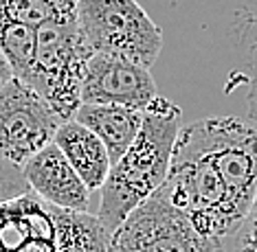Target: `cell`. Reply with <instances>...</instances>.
Returning <instances> with one entry per match:
<instances>
[{
	"instance_id": "cell-10",
	"label": "cell",
	"mask_w": 257,
	"mask_h": 252,
	"mask_svg": "<svg viewBox=\"0 0 257 252\" xmlns=\"http://www.w3.org/2000/svg\"><path fill=\"white\" fill-rule=\"evenodd\" d=\"M53 143L66 156V160L71 162V167L84 180V184L90 191H101V186L108 180L110 169H112L106 145L88 127L79 125L75 119L62 123Z\"/></svg>"
},
{
	"instance_id": "cell-12",
	"label": "cell",
	"mask_w": 257,
	"mask_h": 252,
	"mask_svg": "<svg viewBox=\"0 0 257 252\" xmlns=\"http://www.w3.org/2000/svg\"><path fill=\"white\" fill-rule=\"evenodd\" d=\"M79 0H0V27L25 25L40 29L49 22L77 20Z\"/></svg>"
},
{
	"instance_id": "cell-15",
	"label": "cell",
	"mask_w": 257,
	"mask_h": 252,
	"mask_svg": "<svg viewBox=\"0 0 257 252\" xmlns=\"http://www.w3.org/2000/svg\"><path fill=\"white\" fill-rule=\"evenodd\" d=\"M14 79V70H11V64L7 60V55L3 53V49H0V92L7 88V84Z\"/></svg>"
},
{
	"instance_id": "cell-14",
	"label": "cell",
	"mask_w": 257,
	"mask_h": 252,
	"mask_svg": "<svg viewBox=\"0 0 257 252\" xmlns=\"http://www.w3.org/2000/svg\"><path fill=\"white\" fill-rule=\"evenodd\" d=\"M233 252H257V193L242 226L233 235Z\"/></svg>"
},
{
	"instance_id": "cell-2",
	"label": "cell",
	"mask_w": 257,
	"mask_h": 252,
	"mask_svg": "<svg viewBox=\"0 0 257 252\" xmlns=\"http://www.w3.org/2000/svg\"><path fill=\"white\" fill-rule=\"evenodd\" d=\"M180 121L183 110L165 97H156L143 112V127L134 145L112 165L106 184L101 186L97 217L112 235L167 182Z\"/></svg>"
},
{
	"instance_id": "cell-7",
	"label": "cell",
	"mask_w": 257,
	"mask_h": 252,
	"mask_svg": "<svg viewBox=\"0 0 257 252\" xmlns=\"http://www.w3.org/2000/svg\"><path fill=\"white\" fill-rule=\"evenodd\" d=\"M159 97L150 68L112 55L95 53L88 60L81 81V103L121 105L145 112Z\"/></svg>"
},
{
	"instance_id": "cell-13",
	"label": "cell",
	"mask_w": 257,
	"mask_h": 252,
	"mask_svg": "<svg viewBox=\"0 0 257 252\" xmlns=\"http://www.w3.org/2000/svg\"><path fill=\"white\" fill-rule=\"evenodd\" d=\"M29 193L33 191L29 186L22 169L0 158V206L14 200H20V197L29 195Z\"/></svg>"
},
{
	"instance_id": "cell-4",
	"label": "cell",
	"mask_w": 257,
	"mask_h": 252,
	"mask_svg": "<svg viewBox=\"0 0 257 252\" xmlns=\"http://www.w3.org/2000/svg\"><path fill=\"white\" fill-rule=\"evenodd\" d=\"M77 25L95 53L152 68L163 49V31L137 0H79Z\"/></svg>"
},
{
	"instance_id": "cell-9",
	"label": "cell",
	"mask_w": 257,
	"mask_h": 252,
	"mask_svg": "<svg viewBox=\"0 0 257 252\" xmlns=\"http://www.w3.org/2000/svg\"><path fill=\"white\" fill-rule=\"evenodd\" d=\"M79 125L88 127L106 145L110 162L116 165L134 145L143 127V112L121 105H88L81 103L75 114Z\"/></svg>"
},
{
	"instance_id": "cell-3",
	"label": "cell",
	"mask_w": 257,
	"mask_h": 252,
	"mask_svg": "<svg viewBox=\"0 0 257 252\" xmlns=\"http://www.w3.org/2000/svg\"><path fill=\"white\" fill-rule=\"evenodd\" d=\"M95 51L88 46L77 20L49 22L36 29L33 60L22 84L38 92L64 123L81 108V81Z\"/></svg>"
},
{
	"instance_id": "cell-8",
	"label": "cell",
	"mask_w": 257,
	"mask_h": 252,
	"mask_svg": "<svg viewBox=\"0 0 257 252\" xmlns=\"http://www.w3.org/2000/svg\"><path fill=\"white\" fill-rule=\"evenodd\" d=\"M22 173L31 191L42 202L55 208L88 213L92 191L84 184V180L77 175L55 143L33 156L22 167Z\"/></svg>"
},
{
	"instance_id": "cell-6",
	"label": "cell",
	"mask_w": 257,
	"mask_h": 252,
	"mask_svg": "<svg viewBox=\"0 0 257 252\" xmlns=\"http://www.w3.org/2000/svg\"><path fill=\"white\" fill-rule=\"evenodd\" d=\"M62 123L33 88L14 77L0 92V158L22 169L53 145Z\"/></svg>"
},
{
	"instance_id": "cell-16",
	"label": "cell",
	"mask_w": 257,
	"mask_h": 252,
	"mask_svg": "<svg viewBox=\"0 0 257 252\" xmlns=\"http://www.w3.org/2000/svg\"><path fill=\"white\" fill-rule=\"evenodd\" d=\"M248 112H250V119L257 123V75L250 84V90H248Z\"/></svg>"
},
{
	"instance_id": "cell-5",
	"label": "cell",
	"mask_w": 257,
	"mask_h": 252,
	"mask_svg": "<svg viewBox=\"0 0 257 252\" xmlns=\"http://www.w3.org/2000/svg\"><path fill=\"white\" fill-rule=\"evenodd\" d=\"M112 252H229L222 239L202 237L161 189L114 232Z\"/></svg>"
},
{
	"instance_id": "cell-11",
	"label": "cell",
	"mask_w": 257,
	"mask_h": 252,
	"mask_svg": "<svg viewBox=\"0 0 257 252\" xmlns=\"http://www.w3.org/2000/svg\"><path fill=\"white\" fill-rule=\"evenodd\" d=\"M55 230L57 252H112V232L97 215L64 210L46 204Z\"/></svg>"
},
{
	"instance_id": "cell-1",
	"label": "cell",
	"mask_w": 257,
	"mask_h": 252,
	"mask_svg": "<svg viewBox=\"0 0 257 252\" xmlns=\"http://www.w3.org/2000/svg\"><path fill=\"white\" fill-rule=\"evenodd\" d=\"M163 189L202 237L235 235L257 193V127L239 116L187 125Z\"/></svg>"
}]
</instances>
